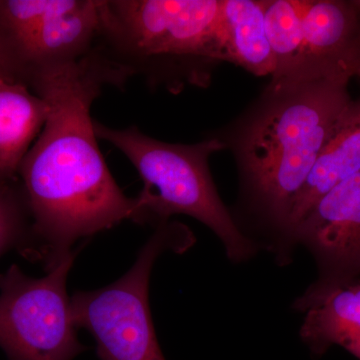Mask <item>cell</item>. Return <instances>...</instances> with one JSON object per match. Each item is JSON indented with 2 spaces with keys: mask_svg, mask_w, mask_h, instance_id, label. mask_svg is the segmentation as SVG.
Masks as SVG:
<instances>
[{
  "mask_svg": "<svg viewBox=\"0 0 360 360\" xmlns=\"http://www.w3.org/2000/svg\"><path fill=\"white\" fill-rule=\"evenodd\" d=\"M130 77L97 45L84 58L26 77L49 103V115L18 172L32 221L21 255L47 270L78 239L136 219V198H127L110 174L90 113L103 86H120Z\"/></svg>",
  "mask_w": 360,
  "mask_h": 360,
  "instance_id": "6da1fadb",
  "label": "cell"
},
{
  "mask_svg": "<svg viewBox=\"0 0 360 360\" xmlns=\"http://www.w3.org/2000/svg\"><path fill=\"white\" fill-rule=\"evenodd\" d=\"M352 103L348 82L271 80L231 141L248 198L283 233L293 200Z\"/></svg>",
  "mask_w": 360,
  "mask_h": 360,
  "instance_id": "7a4b0ae2",
  "label": "cell"
},
{
  "mask_svg": "<svg viewBox=\"0 0 360 360\" xmlns=\"http://www.w3.org/2000/svg\"><path fill=\"white\" fill-rule=\"evenodd\" d=\"M221 0H103V46L131 75L206 86L221 63Z\"/></svg>",
  "mask_w": 360,
  "mask_h": 360,
  "instance_id": "3957f363",
  "label": "cell"
},
{
  "mask_svg": "<svg viewBox=\"0 0 360 360\" xmlns=\"http://www.w3.org/2000/svg\"><path fill=\"white\" fill-rule=\"evenodd\" d=\"M94 129L98 139L112 144L131 162L143 182L135 222L160 226L172 215H187L214 232L231 262H245L257 252V243L220 200L210 174V156L226 148L221 139L168 143L137 127L111 129L94 120Z\"/></svg>",
  "mask_w": 360,
  "mask_h": 360,
  "instance_id": "277c9868",
  "label": "cell"
},
{
  "mask_svg": "<svg viewBox=\"0 0 360 360\" xmlns=\"http://www.w3.org/2000/svg\"><path fill=\"white\" fill-rule=\"evenodd\" d=\"M193 243V232L186 225L165 222L158 226L124 276L110 285L72 296L75 326L94 338L99 359L165 360L149 309L150 274L163 252H184Z\"/></svg>",
  "mask_w": 360,
  "mask_h": 360,
  "instance_id": "5b68a950",
  "label": "cell"
},
{
  "mask_svg": "<svg viewBox=\"0 0 360 360\" xmlns=\"http://www.w3.org/2000/svg\"><path fill=\"white\" fill-rule=\"evenodd\" d=\"M77 252L71 251L40 278L16 264L0 274V348L7 360H73L86 350L78 340L66 290Z\"/></svg>",
  "mask_w": 360,
  "mask_h": 360,
  "instance_id": "8992f818",
  "label": "cell"
},
{
  "mask_svg": "<svg viewBox=\"0 0 360 360\" xmlns=\"http://www.w3.org/2000/svg\"><path fill=\"white\" fill-rule=\"evenodd\" d=\"M300 78L349 82L360 66L359 0H305Z\"/></svg>",
  "mask_w": 360,
  "mask_h": 360,
  "instance_id": "52a82bcc",
  "label": "cell"
},
{
  "mask_svg": "<svg viewBox=\"0 0 360 360\" xmlns=\"http://www.w3.org/2000/svg\"><path fill=\"white\" fill-rule=\"evenodd\" d=\"M103 0H56L44 20L13 47L20 79L33 71L84 58L103 34Z\"/></svg>",
  "mask_w": 360,
  "mask_h": 360,
  "instance_id": "ba28073f",
  "label": "cell"
},
{
  "mask_svg": "<svg viewBox=\"0 0 360 360\" xmlns=\"http://www.w3.org/2000/svg\"><path fill=\"white\" fill-rule=\"evenodd\" d=\"M295 309L305 314L300 335L312 352L338 345L360 360V276L319 279Z\"/></svg>",
  "mask_w": 360,
  "mask_h": 360,
  "instance_id": "9c48e42d",
  "label": "cell"
},
{
  "mask_svg": "<svg viewBox=\"0 0 360 360\" xmlns=\"http://www.w3.org/2000/svg\"><path fill=\"white\" fill-rule=\"evenodd\" d=\"M360 172V99L352 101L335 134L322 149L309 179L293 200L281 238L291 236L316 201L330 189Z\"/></svg>",
  "mask_w": 360,
  "mask_h": 360,
  "instance_id": "30bf717a",
  "label": "cell"
},
{
  "mask_svg": "<svg viewBox=\"0 0 360 360\" xmlns=\"http://www.w3.org/2000/svg\"><path fill=\"white\" fill-rule=\"evenodd\" d=\"M49 115V103L27 85L0 79V179L20 180L21 163Z\"/></svg>",
  "mask_w": 360,
  "mask_h": 360,
  "instance_id": "8fae6325",
  "label": "cell"
},
{
  "mask_svg": "<svg viewBox=\"0 0 360 360\" xmlns=\"http://www.w3.org/2000/svg\"><path fill=\"white\" fill-rule=\"evenodd\" d=\"M219 44L221 61L257 77L274 75L276 58L265 30L264 0H221Z\"/></svg>",
  "mask_w": 360,
  "mask_h": 360,
  "instance_id": "7c38bea8",
  "label": "cell"
},
{
  "mask_svg": "<svg viewBox=\"0 0 360 360\" xmlns=\"http://www.w3.org/2000/svg\"><path fill=\"white\" fill-rule=\"evenodd\" d=\"M360 203V172L324 194L305 215L290 245L309 246L323 266L340 245L341 236Z\"/></svg>",
  "mask_w": 360,
  "mask_h": 360,
  "instance_id": "4fadbf2b",
  "label": "cell"
},
{
  "mask_svg": "<svg viewBox=\"0 0 360 360\" xmlns=\"http://www.w3.org/2000/svg\"><path fill=\"white\" fill-rule=\"evenodd\" d=\"M305 0H265L264 23L276 58L274 82L293 79L302 65Z\"/></svg>",
  "mask_w": 360,
  "mask_h": 360,
  "instance_id": "5bb4252c",
  "label": "cell"
},
{
  "mask_svg": "<svg viewBox=\"0 0 360 360\" xmlns=\"http://www.w3.org/2000/svg\"><path fill=\"white\" fill-rule=\"evenodd\" d=\"M30 225L20 182L0 179V257L9 250L22 252L30 236Z\"/></svg>",
  "mask_w": 360,
  "mask_h": 360,
  "instance_id": "9a60e30c",
  "label": "cell"
},
{
  "mask_svg": "<svg viewBox=\"0 0 360 360\" xmlns=\"http://www.w3.org/2000/svg\"><path fill=\"white\" fill-rule=\"evenodd\" d=\"M322 269L321 279L360 276V203L343 231L340 245Z\"/></svg>",
  "mask_w": 360,
  "mask_h": 360,
  "instance_id": "2e32d148",
  "label": "cell"
},
{
  "mask_svg": "<svg viewBox=\"0 0 360 360\" xmlns=\"http://www.w3.org/2000/svg\"><path fill=\"white\" fill-rule=\"evenodd\" d=\"M0 79L21 82L15 63L1 37H0Z\"/></svg>",
  "mask_w": 360,
  "mask_h": 360,
  "instance_id": "e0dca14e",
  "label": "cell"
},
{
  "mask_svg": "<svg viewBox=\"0 0 360 360\" xmlns=\"http://www.w3.org/2000/svg\"><path fill=\"white\" fill-rule=\"evenodd\" d=\"M356 77H360V66H359V70H357Z\"/></svg>",
  "mask_w": 360,
  "mask_h": 360,
  "instance_id": "ac0fdd59",
  "label": "cell"
},
{
  "mask_svg": "<svg viewBox=\"0 0 360 360\" xmlns=\"http://www.w3.org/2000/svg\"><path fill=\"white\" fill-rule=\"evenodd\" d=\"M359 4H360V0H359Z\"/></svg>",
  "mask_w": 360,
  "mask_h": 360,
  "instance_id": "d6986e66",
  "label": "cell"
}]
</instances>
